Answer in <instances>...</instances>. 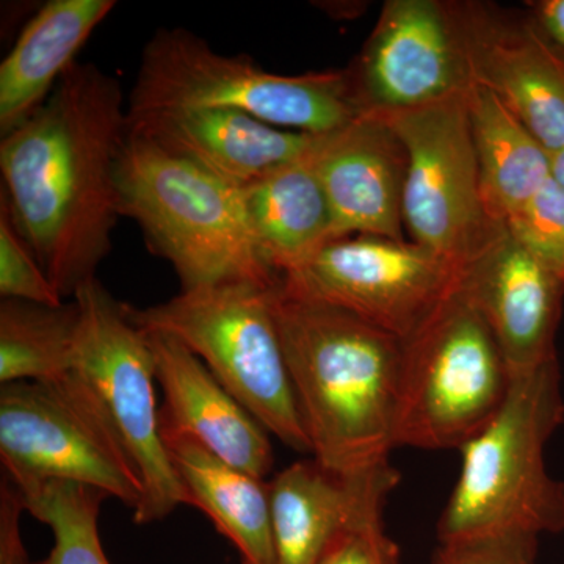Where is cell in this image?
Instances as JSON below:
<instances>
[{"instance_id": "1", "label": "cell", "mask_w": 564, "mask_h": 564, "mask_svg": "<svg viewBox=\"0 0 564 564\" xmlns=\"http://www.w3.org/2000/svg\"><path fill=\"white\" fill-rule=\"evenodd\" d=\"M128 137L120 80L80 62L28 121L2 137L0 204L63 300L96 280L110 254Z\"/></svg>"}, {"instance_id": "2", "label": "cell", "mask_w": 564, "mask_h": 564, "mask_svg": "<svg viewBox=\"0 0 564 564\" xmlns=\"http://www.w3.org/2000/svg\"><path fill=\"white\" fill-rule=\"evenodd\" d=\"M273 315L314 462L344 478L391 466L404 340L281 284Z\"/></svg>"}, {"instance_id": "3", "label": "cell", "mask_w": 564, "mask_h": 564, "mask_svg": "<svg viewBox=\"0 0 564 564\" xmlns=\"http://www.w3.org/2000/svg\"><path fill=\"white\" fill-rule=\"evenodd\" d=\"M118 191L121 217L132 218L150 250L172 263L181 291L281 284L256 242L242 188L129 133Z\"/></svg>"}, {"instance_id": "4", "label": "cell", "mask_w": 564, "mask_h": 564, "mask_svg": "<svg viewBox=\"0 0 564 564\" xmlns=\"http://www.w3.org/2000/svg\"><path fill=\"white\" fill-rule=\"evenodd\" d=\"M564 422L558 358L513 375L507 399L462 451V470L441 516L440 541L564 530V484L549 474L545 445Z\"/></svg>"}, {"instance_id": "5", "label": "cell", "mask_w": 564, "mask_h": 564, "mask_svg": "<svg viewBox=\"0 0 564 564\" xmlns=\"http://www.w3.org/2000/svg\"><path fill=\"white\" fill-rule=\"evenodd\" d=\"M203 109L243 111L311 135L337 131L364 115L347 69L284 76L247 55L220 54L185 29H161L141 54L128 96L129 120Z\"/></svg>"}, {"instance_id": "6", "label": "cell", "mask_w": 564, "mask_h": 564, "mask_svg": "<svg viewBox=\"0 0 564 564\" xmlns=\"http://www.w3.org/2000/svg\"><path fill=\"white\" fill-rule=\"evenodd\" d=\"M278 288L234 282L181 291L144 310L128 304V310L141 332L165 334L198 356L267 432L292 451L311 454L274 322Z\"/></svg>"}, {"instance_id": "7", "label": "cell", "mask_w": 564, "mask_h": 564, "mask_svg": "<svg viewBox=\"0 0 564 564\" xmlns=\"http://www.w3.org/2000/svg\"><path fill=\"white\" fill-rule=\"evenodd\" d=\"M511 380L491 329L456 288L404 340L397 447L459 451L502 406Z\"/></svg>"}, {"instance_id": "8", "label": "cell", "mask_w": 564, "mask_h": 564, "mask_svg": "<svg viewBox=\"0 0 564 564\" xmlns=\"http://www.w3.org/2000/svg\"><path fill=\"white\" fill-rule=\"evenodd\" d=\"M0 458L18 491L47 481L90 486L135 511L143 485L90 386L57 381L0 388Z\"/></svg>"}, {"instance_id": "9", "label": "cell", "mask_w": 564, "mask_h": 564, "mask_svg": "<svg viewBox=\"0 0 564 564\" xmlns=\"http://www.w3.org/2000/svg\"><path fill=\"white\" fill-rule=\"evenodd\" d=\"M73 300L79 306L74 372L101 403L143 485L133 521H163L188 505V496L162 440L150 340L131 321L128 304L115 300L98 278Z\"/></svg>"}, {"instance_id": "10", "label": "cell", "mask_w": 564, "mask_h": 564, "mask_svg": "<svg viewBox=\"0 0 564 564\" xmlns=\"http://www.w3.org/2000/svg\"><path fill=\"white\" fill-rule=\"evenodd\" d=\"M406 152L403 226L411 242L462 274L505 231L486 214L469 120V93L421 109L373 113Z\"/></svg>"}, {"instance_id": "11", "label": "cell", "mask_w": 564, "mask_h": 564, "mask_svg": "<svg viewBox=\"0 0 564 564\" xmlns=\"http://www.w3.org/2000/svg\"><path fill=\"white\" fill-rule=\"evenodd\" d=\"M462 274L411 242L380 236L329 240L281 289L328 304L408 340L456 291Z\"/></svg>"}, {"instance_id": "12", "label": "cell", "mask_w": 564, "mask_h": 564, "mask_svg": "<svg viewBox=\"0 0 564 564\" xmlns=\"http://www.w3.org/2000/svg\"><path fill=\"white\" fill-rule=\"evenodd\" d=\"M364 113H395L473 90L458 2L389 0L347 68Z\"/></svg>"}, {"instance_id": "13", "label": "cell", "mask_w": 564, "mask_h": 564, "mask_svg": "<svg viewBox=\"0 0 564 564\" xmlns=\"http://www.w3.org/2000/svg\"><path fill=\"white\" fill-rule=\"evenodd\" d=\"M474 87L492 93L545 150L564 148V55L532 20L458 2Z\"/></svg>"}, {"instance_id": "14", "label": "cell", "mask_w": 564, "mask_h": 564, "mask_svg": "<svg viewBox=\"0 0 564 564\" xmlns=\"http://www.w3.org/2000/svg\"><path fill=\"white\" fill-rule=\"evenodd\" d=\"M458 289L485 318L511 375L558 358L564 281L508 231L464 270Z\"/></svg>"}, {"instance_id": "15", "label": "cell", "mask_w": 564, "mask_h": 564, "mask_svg": "<svg viewBox=\"0 0 564 564\" xmlns=\"http://www.w3.org/2000/svg\"><path fill=\"white\" fill-rule=\"evenodd\" d=\"M314 161L332 214L329 240H404L406 152L380 117L364 113L343 129L318 135Z\"/></svg>"}, {"instance_id": "16", "label": "cell", "mask_w": 564, "mask_h": 564, "mask_svg": "<svg viewBox=\"0 0 564 564\" xmlns=\"http://www.w3.org/2000/svg\"><path fill=\"white\" fill-rule=\"evenodd\" d=\"M147 336L163 392L162 429L192 437L243 473L259 478L272 473V443L261 423L184 345L165 334Z\"/></svg>"}, {"instance_id": "17", "label": "cell", "mask_w": 564, "mask_h": 564, "mask_svg": "<svg viewBox=\"0 0 564 564\" xmlns=\"http://www.w3.org/2000/svg\"><path fill=\"white\" fill-rule=\"evenodd\" d=\"M129 133L239 188L300 158L317 139L221 109L147 115L129 120Z\"/></svg>"}, {"instance_id": "18", "label": "cell", "mask_w": 564, "mask_h": 564, "mask_svg": "<svg viewBox=\"0 0 564 564\" xmlns=\"http://www.w3.org/2000/svg\"><path fill=\"white\" fill-rule=\"evenodd\" d=\"M399 484L392 466L344 478L317 462H299L269 484L270 514L278 564H315L364 516L384 511Z\"/></svg>"}, {"instance_id": "19", "label": "cell", "mask_w": 564, "mask_h": 564, "mask_svg": "<svg viewBox=\"0 0 564 564\" xmlns=\"http://www.w3.org/2000/svg\"><path fill=\"white\" fill-rule=\"evenodd\" d=\"M115 0H51L22 29L0 65V132L7 135L50 99Z\"/></svg>"}, {"instance_id": "20", "label": "cell", "mask_w": 564, "mask_h": 564, "mask_svg": "<svg viewBox=\"0 0 564 564\" xmlns=\"http://www.w3.org/2000/svg\"><path fill=\"white\" fill-rule=\"evenodd\" d=\"M161 434L188 505L199 508L242 555L243 564H278L269 484L210 454L173 430Z\"/></svg>"}, {"instance_id": "21", "label": "cell", "mask_w": 564, "mask_h": 564, "mask_svg": "<svg viewBox=\"0 0 564 564\" xmlns=\"http://www.w3.org/2000/svg\"><path fill=\"white\" fill-rule=\"evenodd\" d=\"M315 141L300 158L242 188L256 242L281 278L295 272L329 240L332 214L315 166Z\"/></svg>"}, {"instance_id": "22", "label": "cell", "mask_w": 564, "mask_h": 564, "mask_svg": "<svg viewBox=\"0 0 564 564\" xmlns=\"http://www.w3.org/2000/svg\"><path fill=\"white\" fill-rule=\"evenodd\" d=\"M469 120L486 214L505 228L551 180V152L485 88L469 91Z\"/></svg>"}, {"instance_id": "23", "label": "cell", "mask_w": 564, "mask_h": 564, "mask_svg": "<svg viewBox=\"0 0 564 564\" xmlns=\"http://www.w3.org/2000/svg\"><path fill=\"white\" fill-rule=\"evenodd\" d=\"M79 326L77 303L58 306L2 300L0 303V383L57 381L74 370Z\"/></svg>"}, {"instance_id": "24", "label": "cell", "mask_w": 564, "mask_h": 564, "mask_svg": "<svg viewBox=\"0 0 564 564\" xmlns=\"http://www.w3.org/2000/svg\"><path fill=\"white\" fill-rule=\"evenodd\" d=\"M25 511L51 527L54 547L43 564H110L99 536L106 492L90 486L47 481L20 492Z\"/></svg>"}, {"instance_id": "25", "label": "cell", "mask_w": 564, "mask_h": 564, "mask_svg": "<svg viewBox=\"0 0 564 564\" xmlns=\"http://www.w3.org/2000/svg\"><path fill=\"white\" fill-rule=\"evenodd\" d=\"M508 234L564 281V188L554 180L505 225Z\"/></svg>"}, {"instance_id": "26", "label": "cell", "mask_w": 564, "mask_h": 564, "mask_svg": "<svg viewBox=\"0 0 564 564\" xmlns=\"http://www.w3.org/2000/svg\"><path fill=\"white\" fill-rule=\"evenodd\" d=\"M0 295L58 306L63 302L31 247L14 228L9 212L0 204Z\"/></svg>"}, {"instance_id": "27", "label": "cell", "mask_w": 564, "mask_h": 564, "mask_svg": "<svg viewBox=\"0 0 564 564\" xmlns=\"http://www.w3.org/2000/svg\"><path fill=\"white\" fill-rule=\"evenodd\" d=\"M536 534L503 532L441 541L433 564H534Z\"/></svg>"}, {"instance_id": "28", "label": "cell", "mask_w": 564, "mask_h": 564, "mask_svg": "<svg viewBox=\"0 0 564 564\" xmlns=\"http://www.w3.org/2000/svg\"><path fill=\"white\" fill-rule=\"evenodd\" d=\"M315 564H400L399 545L386 532L383 511L348 527Z\"/></svg>"}, {"instance_id": "29", "label": "cell", "mask_w": 564, "mask_h": 564, "mask_svg": "<svg viewBox=\"0 0 564 564\" xmlns=\"http://www.w3.org/2000/svg\"><path fill=\"white\" fill-rule=\"evenodd\" d=\"M25 507L20 491L11 480L0 486V564H43L33 563L25 549L21 532V516Z\"/></svg>"}, {"instance_id": "30", "label": "cell", "mask_w": 564, "mask_h": 564, "mask_svg": "<svg viewBox=\"0 0 564 564\" xmlns=\"http://www.w3.org/2000/svg\"><path fill=\"white\" fill-rule=\"evenodd\" d=\"M532 20L544 39L564 55V0H541L530 3Z\"/></svg>"}, {"instance_id": "31", "label": "cell", "mask_w": 564, "mask_h": 564, "mask_svg": "<svg viewBox=\"0 0 564 564\" xmlns=\"http://www.w3.org/2000/svg\"><path fill=\"white\" fill-rule=\"evenodd\" d=\"M552 180L564 188V148L551 154Z\"/></svg>"}]
</instances>
